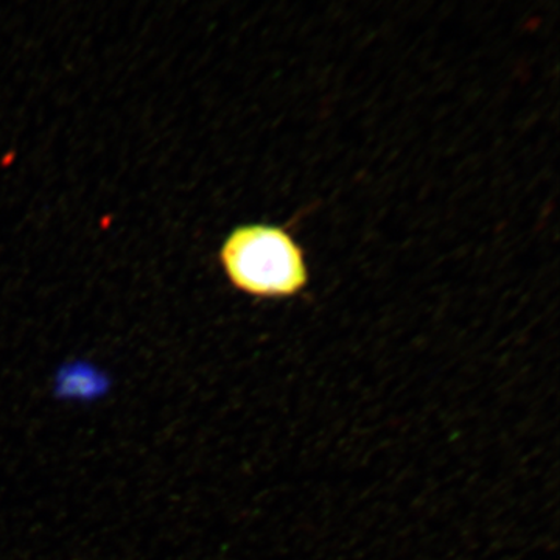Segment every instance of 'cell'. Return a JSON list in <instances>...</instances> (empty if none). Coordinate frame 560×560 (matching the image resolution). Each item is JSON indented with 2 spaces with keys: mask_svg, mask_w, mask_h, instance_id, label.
<instances>
[{
  "mask_svg": "<svg viewBox=\"0 0 560 560\" xmlns=\"http://www.w3.org/2000/svg\"><path fill=\"white\" fill-rule=\"evenodd\" d=\"M219 259L231 285L254 300H291L311 283L305 250L285 224L234 228L221 245Z\"/></svg>",
  "mask_w": 560,
  "mask_h": 560,
  "instance_id": "obj_1",
  "label": "cell"
},
{
  "mask_svg": "<svg viewBox=\"0 0 560 560\" xmlns=\"http://www.w3.org/2000/svg\"><path fill=\"white\" fill-rule=\"evenodd\" d=\"M113 381L105 371L88 361L62 364L51 382V394L62 404L94 405L109 396Z\"/></svg>",
  "mask_w": 560,
  "mask_h": 560,
  "instance_id": "obj_2",
  "label": "cell"
}]
</instances>
